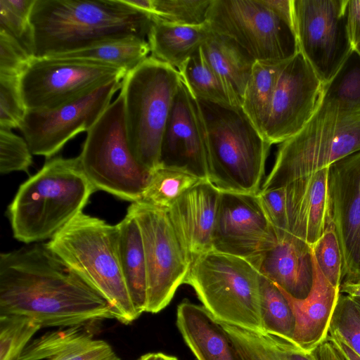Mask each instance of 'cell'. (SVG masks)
I'll return each instance as SVG.
<instances>
[{"label": "cell", "instance_id": "23", "mask_svg": "<svg viewBox=\"0 0 360 360\" xmlns=\"http://www.w3.org/2000/svg\"><path fill=\"white\" fill-rule=\"evenodd\" d=\"M176 326L198 360H243L229 335L203 307L183 300Z\"/></svg>", "mask_w": 360, "mask_h": 360}, {"label": "cell", "instance_id": "13", "mask_svg": "<svg viewBox=\"0 0 360 360\" xmlns=\"http://www.w3.org/2000/svg\"><path fill=\"white\" fill-rule=\"evenodd\" d=\"M346 0H292L300 51L323 84L354 49L345 15Z\"/></svg>", "mask_w": 360, "mask_h": 360}, {"label": "cell", "instance_id": "46", "mask_svg": "<svg viewBox=\"0 0 360 360\" xmlns=\"http://www.w3.org/2000/svg\"><path fill=\"white\" fill-rule=\"evenodd\" d=\"M314 352L318 360H344L328 336Z\"/></svg>", "mask_w": 360, "mask_h": 360}, {"label": "cell", "instance_id": "39", "mask_svg": "<svg viewBox=\"0 0 360 360\" xmlns=\"http://www.w3.org/2000/svg\"><path fill=\"white\" fill-rule=\"evenodd\" d=\"M329 333L339 335L360 356V311L348 295L340 293Z\"/></svg>", "mask_w": 360, "mask_h": 360}, {"label": "cell", "instance_id": "49", "mask_svg": "<svg viewBox=\"0 0 360 360\" xmlns=\"http://www.w3.org/2000/svg\"><path fill=\"white\" fill-rule=\"evenodd\" d=\"M129 6L144 13L153 15V0H122Z\"/></svg>", "mask_w": 360, "mask_h": 360}, {"label": "cell", "instance_id": "20", "mask_svg": "<svg viewBox=\"0 0 360 360\" xmlns=\"http://www.w3.org/2000/svg\"><path fill=\"white\" fill-rule=\"evenodd\" d=\"M328 169H323L284 186L288 231L311 247L332 221Z\"/></svg>", "mask_w": 360, "mask_h": 360}, {"label": "cell", "instance_id": "40", "mask_svg": "<svg viewBox=\"0 0 360 360\" xmlns=\"http://www.w3.org/2000/svg\"><path fill=\"white\" fill-rule=\"evenodd\" d=\"M20 77L0 75V129L19 128L26 115Z\"/></svg>", "mask_w": 360, "mask_h": 360}, {"label": "cell", "instance_id": "1", "mask_svg": "<svg viewBox=\"0 0 360 360\" xmlns=\"http://www.w3.org/2000/svg\"><path fill=\"white\" fill-rule=\"evenodd\" d=\"M0 315L64 328L114 319L107 301L46 243H38L1 253Z\"/></svg>", "mask_w": 360, "mask_h": 360}, {"label": "cell", "instance_id": "52", "mask_svg": "<svg viewBox=\"0 0 360 360\" xmlns=\"http://www.w3.org/2000/svg\"><path fill=\"white\" fill-rule=\"evenodd\" d=\"M137 360H149L148 353L142 355Z\"/></svg>", "mask_w": 360, "mask_h": 360}, {"label": "cell", "instance_id": "16", "mask_svg": "<svg viewBox=\"0 0 360 360\" xmlns=\"http://www.w3.org/2000/svg\"><path fill=\"white\" fill-rule=\"evenodd\" d=\"M278 242L257 194L221 191L212 251L252 262Z\"/></svg>", "mask_w": 360, "mask_h": 360}, {"label": "cell", "instance_id": "32", "mask_svg": "<svg viewBox=\"0 0 360 360\" xmlns=\"http://www.w3.org/2000/svg\"><path fill=\"white\" fill-rule=\"evenodd\" d=\"M202 181L186 171L159 166L152 172L140 201L167 210L185 192Z\"/></svg>", "mask_w": 360, "mask_h": 360}, {"label": "cell", "instance_id": "17", "mask_svg": "<svg viewBox=\"0 0 360 360\" xmlns=\"http://www.w3.org/2000/svg\"><path fill=\"white\" fill-rule=\"evenodd\" d=\"M160 166L207 181V130L198 101L181 80L162 135Z\"/></svg>", "mask_w": 360, "mask_h": 360}, {"label": "cell", "instance_id": "27", "mask_svg": "<svg viewBox=\"0 0 360 360\" xmlns=\"http://www.w3.org/2000/svg\"><path fill=\"white\" fill-rule=\"evenodd\" d=\"M122 272L134 305L141 315L146 312L147 276L142 236L139 226L127 211L116 224Z\"/></svg>", "mask_w": 360, "mask_h": 360}, {"label": "cell", "instance_id": "10", "mask_svg": "<svg viewBox=\"0 0 360 360\" xmlns=\"http://www.w3.org/2000/svg\"><path fill=\"white\" fill-rule=\"evenodd\" d=\"M207 22L237 41L255 60L288 61L299 51L294 26L259 0H212Z\"/></svg>", "mask_w": 360, "mask_h": 360}, {"label": "cell", "instance_id": "44", "mask_svg": "<svg viewBox=\"0 0 360 360\" xmlns=\"http://www.w3.org/2000/svg\"><path fill=\"white\" fill-rule=\"evenodd\" d=\"M345 15L349 36L354 48L360 43V0H346Z\"/></svg>", "mask_w": 360, "mask_h": 360}, {"label": "cell", "instance_id": "11", "mask_svg": "<svg viewBox=\"0 0 360 360\" xmlns=\"http://www.w3.org/2000/svg\"><path fill=\"white\" fill-rule=\"evenodd\" d=\"M127 211L136 219L142 236L147 276L146 312L156 314L170 303L184 283L192 262L167 210L138 201L131 202Z\"/></svg>", "mask_w": 360, "mask_h": 360}, {"label": "cell", "instance_id": "21", "mask_svg": "<svg viewBox=\"0 0 360 360\" xmlns=\"http://www.w3.org/2000/svg\"><path fill=\"white\" fill-rule=\"evenodd\" d=\"M250 263L292 297L304 299L311 289L314 275L311 247L292 234Z\"/></svg>", "mask_w": 360, "mask_h": 360}, {"label": "cell", "instance_id": "24", "mask_svg": "<svg viewBox=\"0 0 360 360\" xmlns=\"http://www.w3.org/2000/svg\"><path fill=\"white\" fill-rule=\"evenodd\" d=\"M19 360H121L105 340L82 327L48 332L32 340Z\"/></svg>", "mask_w": 360, "mask_h": 360}, {"label": "cell", "instance_id": "7", "mask_svg": "<svg viewBox=\"0 0 360 360\" xmlns=\"http://www.w3.org/2000/svg\"><path fill=\"white\" fill-rule=\"evenodd\" d=\"M181 80L178 70L150 56L122 80L128 141L150 172L160 166L162 135Z\"/></svg>", "mask_w": 360, "mask_h": 360}, {"label": "cell", "instance_id": "42", "mask_svg": "<svg viewBox=\"0 0 360 360\" xmlns=\"http://www.w3.org/2000/svg\"><path fill=\"white\" fill-rule=\"evenodd\" d=\"M33 58L22 43L0 32V75L20 76Z\"/></svg>", "mask_w": 360, "mask_h": 360}, {"label": "cell", "instance_id": "26", "mask_svg": "<svg viewBox=\"0 0 360 360\" xmlns=\"http://www.w3.org/2000/svg\"><path fill=\"white\" fill-rule=\"evenodd\" d=\"M210 32L207 22L183 25L153 21L147 37L150 56L179 70L200 49Z\"/></svg>", "mask_w": 360, "mask_h": 360}, {"label": "cell", "instance_id": "8", "mask_svg": "<svg viewBox=\"0 0 360 360\" xmlns=\"http://www.w3.org/2000/svg\"><path fill=\"white\" fill-rule=\"evenodd\" d=\"M184 283L219 323L264 333L260 274L248 260L210 251L192 262Z\"/></svg>", "mask_w": 360, "mask_h": 360}, {"label": "cell", "instance_id": "14", "mask_svg": "<svg viewBox=\"0 0 360 360\" xmlns=\"http://www.w3.org/2000/svg\"><path fill=\"white\" fill-rule=\"evenodd\" d=\"M117 79L57 108L27 110L19 127L33 155L51 158L71 139L88 131L121 89Z\"/></svg>", "mask_w": 360, "mask_h": 360}, {"label": "cell", "instance_id": "12", "mask_svg": "<svg viewBox=\"0 0 360 360\" xmlns=\"http://www.w3.org/2000/svg\"><path fill=\"white\" fill-rule=\"evenodd\" d=\"M127 72L98 61L34 57L20 77L27 110H49L80 98Z\"/></svg>", "mask_w": 360, "mask_h": 360}, {"label": "cell", "instance_id": "5", "mask_svg": "<svg viewBox=\"0 0 360 360\" xmlns=\"http://www.w3.org/2000/svg\"><path fill=\"white\" fill-rule=\"evenodd\" d=\"M207 137V181L219 191L257 194L271 144L242 108L198 100Z\"/></svg>", "mask_w": 360, "mask_h": 360}, {"label": "cell", "instance_id": "51", "mask_svg": "<svg viewBox=\"0 0 360 360\" xmlns=\"http://www.w3.org/2000/svg\"><path fill=\"white\" fill-rule=\"evenodd\" d=\"M360 311V297H351Z\"/></svg>", "mask_w": 360, "mask_h": 360}, {"label": "cell", "instance_id": "29", "mask_svg": "<svg viewBox=\"0 0 360 360\" xmlns=\"http://www.w3.org/2000/svg\"><path fill=\"white\" fill-rule=\"evenodd\" d=\"M287 61L256 60L241 108L262 134L280 73Z\"/></svg>", "mask_w": 360, "mask_h": 360}, {"label": "cell", "instance_id": "36", "mask_svg": "<svg viewBox=\"0 0 360 360\" xmlns=\"http://www.w3.org/2000/svg\"><path fill=\"white\" fill-rule=\"evenodd\" d=\"M212 0H153V21L183 25L207 22Z\"/></svg>", "mask_w": 360, "mask_h": 360}, {"label": "cell", "instance_id": "4", "mask_svg": "<svg viewBox=\"0 0 360 360\" xmlns=\"http://www.w3.org/2000/svg\"><path fill=\"white\" fill-rule=\"evenodd\" d=\"M46 244L107 301L114 319L124 324L138 319L120 266L116 225L82 212Z\"/></svg>", "mask_w": 360, "mask_h": 360}, {"label": "cell", "instance_id": "28", "mask_svg": "<svg viewBox=\"0 0 360 360\" xmlns=\"http://www.w3.org/2000/svg\"><path fill=\"white\" fill-rule=\"evenodd\" d=\"M243 360H318L292 341L220 323Z\"/></svg>", "mask_w": 360, "mask_h": 360}, {"label": "cell", "instance_id": "37", "mask_svg": "<svg viewBox=\"0 0 360 360\" xmlns=\"http://www.w3.org/2000/svg\"><path fill=\"white\" fill-rule=\"evenodd\" d=\"M311 251L323 275L332 285L339 288L345 278V263L332 221L311 246Z\"/></svg>", "mask_w": 360, "mask_h": 360}, {"label": "cell", "instance_id": "45", "mask_svg": "<svg viewBox=\"0 0 360 360\" xmlns=\"http://www.w3.org/2000/svg\"><path fill=\"white\" fill-rule=\"evenodd\" d=\"M261 4L275 15L293 25L292 0H259Z\"/></svg>", "mask_w": 360, "mask_h": 360}, {"label": "cell", "instance_id": "35", "mask_svg": "<svg viewBox=\"0 0 360 360\" xmlns=\"http://www.w3.org/2000/svg\"><path fill=\"white\" fill-rule=\"evenodd\" d=\"M41 328L39 323L27 316L0 315V360H19Z\"/></svg>", "mask_w": 360, "mask_h": 360}, {"label": "cell", "instance_id": "25", "mask_svg": "<svg viewBox=\"0 0 360 360\" xmlns=\"http://www.w3.org/2000/svg\"><path fill=\"white\" fill-rule=\"evenodd\" d=\"M206 60L220 77L235 105H242L247 83L256 60L231 37L211 32L201 46Z\"/></svg>", "mask_w": 360, "mask_h": 360}, {"label": "cell", "instance_id": "6", "mask_svg": "<svg viewBox=\"0 0 360 360\" xmlns=\"http://www.w3.org/2000/svg\"><path fill=\"white\" fill-rule=\"evenodd\" d=\"M360 150V112H347L321 98L304 127L281 143L274 165L261 191L283 187L328 168Z\"/></svg>", "mask_w": 360, "mask_h": 360}, {"label": "cell", "instance_id": "22", "mask_svg": "<svg viewBox=\"0 0 360 360\" xmlns=\"http://www.w3.org/2000/svg\"><path fill=\"white\" fill-rule=\"evenodd\" d=\"M314 259L311 289L304 299L292 297L281 288L294 314L295 326L292 342L307 352L314 351L327 338L338 297L339 288L332 285Z\"/></svg>", "mask_w": 360, "mask_h": 360}, {"label": "cell", "instance_id": "53", "mask_svg": "<svg viewBox=\"0 0 360 360\" xmlns=\"http://www.w3.org/2000/svg\"><path fill=\"white\" fill-rule=\"evenodd\" d=\"M360 54V43L354 48Z\"/></svg>", "mask_w": 360, "mask_h": 360}, {"label": "cell", "instance_id": "41", "mask_svg": "<svg viewBox=\"0 0 360 360\" xmlns=\"http://www.w3.org/2000/svg\"><path fill=\"white\" fill-rule=\"evenodd\" d=\"M32 153L26 140L11 130L0 129V173L28 172Z\"/></svg>", "mask_w": 360, "mask_h": 360}, {"label": "cell", "instance_id": "33", "mask_svg": "<svg viewBox=\"0 0 360 360\" xmlns=\"http://www.w3.org/2000/svg\"><path fill=\"white\" fill-rule=\"evenodd\" d=\"M261 316L264 333L292 341L295 320L281 289L260 274Z\"/></svg>", "mask_w": 360, "mask_h": 360}, {"label": "cell", "instance_id": "47", "mask_svg": "<svg viewBox=\"0 0 360 360\" xmlns=\"http://www.w3.org/2000/svg\"><path fill=\"white\" fill-rule=\"evenodd\" d=\"M328 337L335 346L344 360H360V356L339 335L335 333H328Z\"/></svg>", "mask_w": 360, "mask_h": 360}, {"label": "cell", "instance_id": "3", "mask_svg": "<svg viewBox=\"0 0 360 360\" xmlns=\"http://www.w3.org/2000/svg\"><path fill=\"white\" fill-rule=\"evenodd\" d=\"M96 191L78 156L51 158L19 186L8 207L13 237L26 244L50 240L83 212Z\"/></svg>", "mask_w": 360, "mask_h": 360}, {"label": "cell", "instance_id": "50", "mask_svg": "<svg viewBox=\"0 0 360 360\" xmlns=\"http://www.w3.org/2000/svg\"><path fill=\"white\" fill-rule=\"evenodd\" d=\"M149 360H178L173 356H169L161 352L148 353Z\"/></svg>", "mask_w": 360, "mask_h": 360}, {"label": "cell", "instance_id": "34", "mask_svg": "<svg viewBox=\"0 0 360 360\" xmlns=\"http://www.w3.org/2000/svg\"><path fill=\"white\" fill-rule=\"evenodd\" d=\"M322 99L360 112V54L353 49L335 75L324 86Z\"/></svg>", "mask_w": 360, "mask_h": 360}, {"label": "cell", "instance_id": "2", "mask_svg": "<svg viewBox=\"0 0 360 360\" xmlns=\"http://www.w3.org/2000/svg\"><path fill=\"white\" fill-rule=\"evenodd\" d=\"M152 17L122 0H35L30 15L34 57L84 49L108 41L148 37Z\"/></svg>", "mask_w": 360, "mask_h": 360}, {"label": "cell", "instance_id": "48", "mask_svg": "<svg viewBox=\"0 0 360 360\" xmlns=\"http://www.w3.org/2000/svg\"><path fill=\"white\" fill-rule=\"evenodd\" d=\"M339 291L350 297H360V279L343 281L339 287Z\"/></svg>", "mask_w": 360, "mask_h": 360}, {"label": "cell", "instance_id": "19", "mask_svg": "<svg viewBox=\"0 0 360 360\" xmlns=\"http://www.w3.org/2000/svg\"><path fill=\"white\" fill-rule=\"evenodd\" d=\"M220 193L208 181H202L185 192L167 210L191 262L198 256L212 251Z\"/></svg>", "mask_w": 360, "mask_h": 360}, {"label": "cell", "instance_id": "31", "mask_svg": "<svg viewBox=\"0 0 360 360\" xmlns=\"http://www.w3.org/2000/svg\"><path fill=\"white\" fill-rule=\"evenodd\" d=\"M178 71L197 100L237 107L226 86L204 57L201 47Z\"/></svg>", "mask_w": 360, "mask_h": 360}, {"label": "cell", "instance_id": "30", "mask_svg": "<svg viewBox=\"0 0 360 360\" xmlns=\"http://www.w3.org/2000/svg\"><path fill=\"white\" fill-rule=\"evenodd\" d=\"M150 52L146 39L128 37L51 57L98 61L117 66L127 73L145 60Z\"/></svg>", "mask_w": 360, "mask_h": 360}, {"label": "cell", "instance_id": "18", "mask_svg": "<svg viewBox=\"0 0 360 360\" xmlns=\"http://www.w3.org/2000/svg\"><path fill=\"white\" fill-rule=\"evenodd\" d=\"M328 186L330 217L345 263L343 281L360 279V150L329 167Z\"/></svg>", "mask_w": 360, "mask_h": 360}, {"label": "cell", "instance_id": "43", "mask_svg": "<svg viewBox=\"0 0 360 360\" xmlns=\"http://www.w3.org/2000/svg\"><path fill=\"white\" fill-rule=\"evenodd\" d=\"M262 207L274 228L278 240L285 238L288 231L284 186L257 193Z\"/></svg>", "mask_w": 360, "mask_h": 360}, {"label": "cell", "instance_id": "38", "mask_svg": "<svg viewBox=\"0 0 360 360\" xmlns=\"http://www.w3.org/2000/svg\"><path fill=\"white\" fill-rule=\"evenodd\" d=\"M34 1L0 0V32L20 41L31 53L30 20Z\"/></svg>", "mask_w": 360, "mask_h": 360}, {"label": "cell", "instance_id": "15", "mask_svg": "<svg viewBox=\"0 0 360 360\" xmlns=\"http://www.w3.org/2000/svg\"><path fill=\"white\" fill-rule=\"evenodd\" d=\"M324 86L300 51L288 60L263 129L266 141L271 145L281 143L300 131L317 110Z\"/></svg>", "mask_w": 360, "mask_h": 360}, {"label": "cell", "instance_id": "9", "mask_svg": "<svg viewBox=\"0 0 360 360\" xmlns=\"http://www.w3.org/2000/svg\"><path fill=\"white\" fill-rule=\"evenodd\" d=\"M78 157L96 191L131 202L141 200L152 172L144 167L131 151L120 93L87 131Z\"/></svg>", "mask_w": 360, "mask_h": 360}]
</instances>
